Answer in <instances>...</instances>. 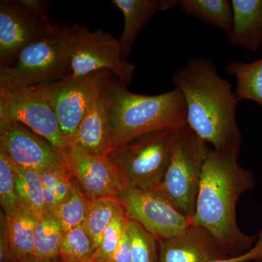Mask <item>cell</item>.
<instances>
[{
  "label": "cell",
  "mask_w": 262,
  "mask_h": 262,
  "mask_svg": "<svg viewBox=\"0 0 262 262\" xmlns=\"http://www.w3.org/2000/svg\"><path fill=\"white\" fill-rule=\"evenodd\" d=\"M238 155L208 150L192 218V225L208 232L227 256L246 252L257 239L237 224L239 198L255 186L254 176L239 165Z\"/></svg>",
  "instance_id": "obj_1"
},
{
  "label": "cell",
  "mask_w": 262,
  "mask_h": 262,
  "mask_svg": "<svg viewBox=\"0 0 262 262\" xmlns=\"http://www.w3.org/2000/svg\"><path fill=\"white\" fill-rule=\"evenodd\" d=\"M187 106V123L213 149L239 153L242 136L237 122L239 100L216 65L202 57L191 58L172 77Z\"/></svg>",
  "instance_id": "obj_2"
},
{
  "label": "cell",
  "mask_w": 262,
  "mask_h": 262,
  "mask_svg": "<svg viewBox=\"0 0 262 262\" xmlns=\"http://www.w3.org/2000/svg\"><path fill=\"white\" fill-rule=\"evenodd\" d=\"M103 94L113 149L144 134L187 124V106L179 89L152 96L134 94L113 76Z\"/></svg>",
  "instance_id": "obj_3"
},
{
  "label": "cell",
  "mask_w": 262,
  "mask_h": 262,
  "mask_svg": "<svg viewBox=\"0 0 262 262\" xmlns=\"http://www.w3.org/2000/svg\"><path fill=\"white\" fill-rule=\"evenodd\" d=\"M181 127L149 133L114 148L107 158L124 187L141 190H155L158 187Z\"/></svg>",
  "instance_id": "obj_4"
},
{
  "label": "cell",
  "mask_w": 262,
  "mask_h": 262,
  "mask_svg": "<svg viewBox=\"0 0 262 262\" xmlns=\"http://www.w3.org/2000/svg\"><path fill=\"white\" fill-rule=\"evenodd\" d=\"M59 36L70 58V75L80 77L108 70L126 87L136 72L134 63L122 59L118 39L101 29L90 31L76 24L60 25Z\"/></svg>",
  "instance_id": "obj_5"
},
{
  "label": "cell",
  "mask_w": 262,
  "mask_h": 262,
  "mask_svg": "<svg viewBox=\"0 0 262 262\" xmlns=\"http://www.w3.org/2000/svg\"><path fill=\"white\" fill-rule=\"evenodd\" d=\"M208 146L188 124L181 127L168 168L155 191L181 213L192 218L195 211Z\"/></svg>",
  "instance_id": "obj_6"
},
{
  "label": "cell",
  "mask_w": 262,
  "mask_h": 262,
  "mask_svg": "<svg viewBox=\"0 0 262 262\" xmlns=\"http://www.w3.org/2000/svg\"><path fill=\"white\" fill-rule=\"evenodd\" d=\"M71 74L70 58L58 30L30 43L0 67V84L43 86L62 80Z\"/></svg>",
  "instance_id": "obj_7"
},
{
  "label": "cell",
  "mask_w": 262,
  "mask_h": 262,
  "mask_svg": "<svg viewBox=\"0 0 262 262\" xmlns=\"http://www.w3.org/2000/svg\"><path fill=\"white\" fill-rule=\"evenodd\" d=\"M0 120L22 124L67 151L68 143L41 86L0 84Z\"/></svg>",
  "instance_id": "obj_8"
},
{
  "label": "cell",
  "mask_w": 262,
  "mask_h": 262,
  "mask_svg": "<svg viewBox=\"0 0 262 262\" xmlns=\"http://www.w3.org/2000/svg\"><path fill=\"white\" fill-rule=\"evenodd\" d=\"M113 76L110 71L100 70L80 77L69 75L58 82L41 86L58 117L68 145L84 115Z\"/></svg>",
  "instance_id": "obj_9"
},
{
  "label": "cell",
  "mask_w": 262,
  "mask_h": 262,
  "mask_svg": "<svg viewBox=\"0 0 262 262\" xmlns=\"http://www.w3.org/2000/svg\"><path fill=\"white\" fill-rule=\"evenodd\" d=\"M117 199L127 218L142 226L158 241L179 235L192 224V218L155 190L125 188Z\"/></svg>",
  "instance_id": "obj_10"
},
{
  "label": "cell",
  "mask_w": 262,
  "mask_h": 262,
  "mask_svg": "<svg viewBox=\"0 0 262 262\" xmlns=\"http://www.w3.org/2000/svg\"><path fill=\"white\" fill-rule=\"evenodd\" d=\"M0 150L21 168L70 170L65 152L17 122L0 120Z\"/></svg>",
  "instance_id": "obj_11"
},
{
  "label": "cell",
  "mask_w": 262,
  "mask_h": 262,
  "mask_svg": "<svg viewBox=\"0 0 262 262\" xmlns=\"http://www.w3.org/2000/svg\"><path fill=\"white\" fill-rule=\"evenodd\" d=\"M59 25L48 24L20 3L0 1V67L30 43L56 34Z\"/></svg>",
  "instance_id": "obj_12"
},
{
  "label": "cell",
  "mask_w": 262,
  "mask_h": 262,
  "mask_svg": "<svg viewBox=\"0 0 262 262\" xmlns=\"http://www.w3.org/2000/svg\"><path fill=\"white\" fill-rule=\"evenodd\" d=\"M66 158L72 177L90 200L117 198L125 189L107 158L94 156L72 144L67 147Z\"/></svg>",
  "instance_id": "obj_13"
},
{
  "label": "cell",
  "mask_w": 262,
  "mask_h": 262,
  "mask_svg": "<svg viewBox=\"0 0 262 262\" xmlns=\"http://www.w3.org/2000/svg\"><path fill=\"white\" fill-rule=\"evenodd\" d=\"M159 262H211L227 257L211 236L191 225L184 232L158 241Z\"/></svg>",
  "instance_id": "obj_14"
},
{
  "label": "cell",
  "mask_w": 262,
  "mask_h": 262,
  "mask_svg": "<svg viewBox=\"0 0 262 262\" xmlns=\"http://www.w3.org/2000/svg\"><path fill=\"white\" fill-rule=\"evenodd\" d=\"M70 144L101 158H107L113 151L107 104L103 90L84 115L69 145Z\"/></svg>",
  "instance_id": "obj_15"
},
{
  "label": "cell",
  "mask_w": 262,
  "mask_h": 262,
  "mask_svg": "<svg viewBox=\"0 0 262 262\" xmlns=\"http://www.w3.org/2000/svg\"><path fill=\"white\" fill-rule=\"evenodd\" d=\"M112 3L123 14V30L118 41L122 59L126 61L146 23L158 12L179 6V0H113Z\"/></svg>",
  "instance_id": "obj_16"
},
{
  "label": "cell",
  "mask_w": 262,
  "mask_h": 262,
  "mask_svg": "<svg viewBox=\"0 0 262 262\" xmlns=\"http://www.w3.org/2000/svg\"><path fill=\"white\" fill-rule=\"evenodd\" d=\"M234 22L229 44L255 53L262 46V0H232Z\"/></svg>",
  "instance_id": "obj_17"
},
{
  "label": "cell",
  "mask_w": 262,
  "mask_h": 262,
  "mask_svg": "<svg viewBox=\"0 0 262 262\" xmlns=\"http://www.w3.org/2000/svg\"><path fill=\"white\" fill-rule=\"evenodd\" d=\"M179 7L186 16L199 19L227 35L233 27V9L228 0H179Z\"/></svg>",
  "instance_id": "obj_18"
},
{
  "label": "cell",
  "mask_w": 262,
  "mask_h": 262,
  "mask_svg": "<svg viewBox=\"0 0 262 262\" xmlns=\"http://www.w3.org/2000/svg\"><path fill=\"white\" fill-rule=\"evenodd\" d=\"M7 215L12 261L34 255V226L37 219L19 206Z\"/></svg>",
  "instance_id": "obj_19"
},
{
  "label": "cell",
  "mask_w": 262,
  "mask_h": 262,
  "mask_svg": "<svg viewBox=\"0 0 262 262\" xmlns=\"http://www.w3.org/2000/svg\"><path fill=\"white\" fill-rule=\"evenodd\" d=\"M226 72L235 78V91L239 101L249 100L262 107V58L253 62L230 61Z\"/></svg>",
  "instance_id": "obj_20"
},
{
  "label": "cell",
  "mask_w": 262,
  "mask_h": 262,
  "mask_svg": "<svg viewBox=\"0 0 262 262\" xmlns=\"http://www.w3.org/2000/svg\"><path fill=\"white\" fill-rule=\"evenodd\" d=\"M15 170L19 206L23 207L37 220L47 212L45 204L44 187L39 171L16 165Z\"/></svg>",
  "instance_id": "obj_21"
},
{
  "label": "cell",
  "mask_w": 262,
  "mask_h": 262,
  "mask_svg": "<svg viewBox=\"0 0 262 262\" xmlns=\"http://www.w3.org/2000/svg\"><path fill=\"white\" fill-rule=\"evenodd\" d=\"M123 211L117 198L91 200L89 212L82 225L94 242L95 251L101 244L103 234L112 221Z\"/></svg>",
  "instance_id": "obj_22"
},
{
  "label": "cell",
  "mask_w": 262,
  "mask_h": 262,
  "mask_svg": "<svg viewBox=\"0 0 262 262\" xmlns=\"http://www.w3.org/2000/svg\"><path fill=\"white\" fill-rule=\"evenodd\" d=\"M62 230L56 216L52 212L47 211L36 220L34 226V256L46 261L59 259L60 241Z\"/></svg>",
  "instance_id": "obj_23"
},
{
  "label": "cell",
  "mask_w": 262,
  "mask_h": 262,
  "mask_svg": "<svg viewBox=\"0 0 262 262\" xmlns=\"http://www.w3.org/2000/svg\"><path fill=\"white\" fill-rule=\"evenodd\" d=\"M91 200L72 177L70 194L53 212L63 232L83 225L89 212Z\"/></svg>",
  "instance_id": "obj_24"
},
{
  "label": "cell",
  "mask_w": 262,
  "mask_h": 262,
  "mask_svg": "<svg viewBox=\"0 0 262 262\" xmlns=\"http://www.w3.org/2000/svg\"><path fill=\"white\" fill-rule=\"evenodd\" d=\"M94 244L83 225L62 233L58 253L61 262H87L92 258Z\"/></svg>",
  "instance_id": "obj_25"
},
{
  "label": "cell",
  "mask_w": 262,
  "mask_h": 262,
  "mask_svg": "<svg viewBox=\"0 0 262 262\" xmlns=\"http://www.w3.org/2000/svg\"><path fill=\"white\" fill-rule=\"evenodd\" d=\"M133 262H159L158 239L134 221H127Z\"/></svg>",
  "instance_id": "obj_26"
},
{
  "label": "cell",
  "mask_w": 262,
  "mask_h": 262,
  "mask_svg": "<svg viewBox=\"0 0 262 262\" xmlns=\"http://www.w3.org/2000/svg\"><path fill=\"white\" fill-rule=\"evenodd\" d=\"M0 203L5 214L18 206L15 163L4 151L0 150Z\"/></svg>",
  "instance_id": "obj_27"
},
{
  "label": "cell",
  "mask_w": 262,
  "mask_h": 262,
  "mask_svg": "<svg viewBox=\"0 0 262 262\" xmlns=\"http://www.w3.org/2000/svg\"><path fill=\"white\" fill-rule=\"evenodd\" d=\"M127 220L125 212L117 215L105 230L101 244L94 251L91 259L100 262H108L116 251Z\"/></svg>",
  "instance_id": "obj_28"
},
{
  "label": "cell",
  "mask_w": 262,
  "mask_h": 262,
  "mask_svg": "<svg viewBox=\"0 0 262 262\" xmlns=\"http://www.w3.org/2000/svg\"><path fill=\"white\" fill-rule=\"evenodd\" d=\"M262 262V229L257 234L256 244L251 249L234 256H227L211 262Z\"/></svg>",
  "instance_id": "obj_29"
},
{
  "label": "cell",
  "mask_w": 262,
  "mask_h": 262,
  "mask_svg": "<svg viewBox=\"0 0 262 262\" xmlns=\"http://www.w3.org/2000/svg\"><path fill=\"white\" fill-rule=\"evenodd\" d=\"M108 262H133L132 244H131L127 222L118 247Z\"/></svg>",
  "instance_id": "obj_30"
},
{
  "label": "cell",
  "mask_w": 262,
  "mask_h": 262,
  "mask_svg": "<svg viewBox=\"0 0 262 262\" xmlns=\"http://www.w3.org/2000/svg\"><path fill=\"white\" fill-rule=\"evenodd\" d=\"M0 262H13L10 257L8 220L4 211L0 214Z\"/></svg>",
  "instance_id": "obj_31"
},
{
  "label": "cell",
  "mask_w": 262,
  "mask_h": 262,
  "mask_svg": "<svg viewBox=\"0 0 262 262\" xmlns=\"http://www.w3.org/2000/svg\"><path fill=\"white\" fill-rule=\"evenodd\" d=\"M24 7L48 24H53L48 14L51 2L46 0H20Z\"/></svg>",
  "instance_id": "obj_32"
},
{
  "label": "cell",
  "mask_w": 262,
  "mask_h": 262,
  "mask_svg": "<svg viewBox=\"0 0 262 262\" xmlns=\"http://www.w3.org/2000/svg\"><path fill=\"white\" fill-rule=\"evenodd\" d=\"M13 262H61L60 260L58 261H46V260L40 259L38 258L36 256H29V257H26L21 258V259L16 260V261Z\"/></svg>",
  "instance_id": "obj_33"
},
{
  "label": "cell",
  "mask_w": 262,
  "mask_h": 262,
  "mask_svg": "<svg viewBox=\"0 0 262 262\" xmlns=\"http://www.w3.org/2000/svg\"><path fill=\"white\" fill-rule=\"evenodd\" d=\"M87 262H100V261H96V260H94V259H91V260H89V261H88Z\"/></svg>",
  "instance_id": "obj_34"
}]
</instances>
